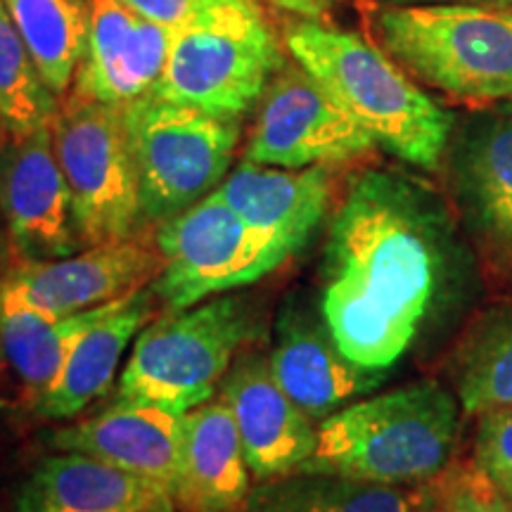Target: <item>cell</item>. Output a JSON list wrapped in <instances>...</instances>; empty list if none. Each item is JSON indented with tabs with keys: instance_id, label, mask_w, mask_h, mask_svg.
Segmentation results:
<instances>
[{
	"instance_id": "f546056e",
	"label": "cell",
	"mask_w": 512,
	"mask_h": 512,
	"mask_svg": "<svg viewBox=\"0 0 512 512\" xmlns=\"http://www.w3.org/2000/svg\"><path fill=\"white\" fill-rule=\"evenodd\" d=\"M261 3L283 10L287 15L306 19V22H328L337 0H261Z\"/></svg>"
},
{
	"instance_id": "7c38bea8",
	"label": "cell",
	"mask_w": 512,
	"mask_h": 512,
	"mask_svg": "<svg viewBox=\"0 0 512 512\" xmlns=\"http://www.w3.org/2000/svg\"><path fill=\"white\" fill-rule=\"evenodd\" d=\"M0 219L19 261L62 259L86 249L57 162L53 126L10 133L0 145Z\"/></svg>"
},
{
	"instance_id": "7a4b0ae2",
	"label": "cell",
	"mask_w": 512,
	"mask_h": 512,
	"mask_svg": "<svg viewBox=\"0 0 512 512\" xmlns=\"http://www.w3.org/2000/svg\"><path fill=\"white\" fill-rule=\"evenodd\" d=\"M283 43L377 145L418 169H439L453 117L382 48L356 31L306 19L287 24Z\"/></svg>"
},
{
	"instance_id": "e575fe53",
	"label": "cell",
	"mask_w": 512,
	"mask_h": 512,
	"mask_svg": "<svg viewBox=\"0 0 512 512\" xmlns=\"http://www.w3.org/2000/svg\"><path fill=\"white\" fill-rule=\"evenodd\" d=\"M8 136H10V128H8V124H5L3 112H0V145H3L5 140H8Z\"/></svg>"
},
{
	"instance_id": "83f0119b",
	"label": "cell",
	"mask_w": 512,
	"mask_h": 512,
	"mask_svg": "<svg viewBox=\"0 0 512 512\" xmlns=\"http://www.w3.org/2000/svg\"><path fill=\"white\" fill-rule=\"evenodd\" d=\"M475 465L512 498V406L491 408L477 415Z\"/></svg>"
},
{
	"instance_id": "d4e9b609",
	"label": "cell",
	"mask_w": 512,
	"mask_h": 512,
	"mask_svg": "<svg viewBox=\"0 0 512 512\" xmlns=\"http://www.w3.org/2000/svg\"><path fill=\"white\" fill-rule=\"evenodd\" d=\"M456 396L467 418L512 406V306L489 311L467 332L456 361Z\"/></svg>"
},
{
	"instance_id": "cb8c5ba5",
	"label": "cell",
	"mask_w": 512,
	"mask_h": 512,
	"mask_svg": "<svg viewBox=\"0 0 512 512\" xmlns=\"http://www.w3.org/2000/svg\"><path fill=\"white\" fill-rule=\"evenodd\" d=\"M43 81L57 98L72 91L88 46V0H3Z\"/></svg>"
},
{
	"instance_id": "d6986e66",
	"label": "cell",
	"mask_w": 512,
	"mask_h": 512,
	"mask_svg": "<svg viewBox=\"0 0 512 512\" xmlns=\"http://www.w3.org/2000/svg\"><path fill=\"white\" fill-rule=\"evenodd\" d=\"M171 498L131 472L76 451L43 458L19 486L12 512H152Z\"/></svg>"
},
{
	"instance_id": "3957f363",
	"label": "cell",
	"mask_w": 512,
	"mask_h": 512,
	"mask_svg": "<svg viewBox=\"0 0 512 512\" xmlns=\"http://www.w3.org/2000/svg\"><path fill=\"white\" fill-rule=\"evenodd\" d=\"M458 396L439 382H415L351 401L318 422L316 448L304 472L384 486H418L453 463Z\"/></svg>"
},
{
	"instance_id": "5bb4252c",
	"label": "cell",
	"mask_w": 512,
	"mask_h": 512,
	"mask_svg": "<svg viewBox=\"0 0 512 512\" xmlns=\"http://www.w3.org/2000/svg\"><path fill=\"white\" fill-rule=\"evenodd\" d=\"M174 34L121 0H88V46L72 91L114 107L145 98L164 72Z\"/></svg>"
},
{
	"instance_id": "30bf717a",
	"label": "cell",
	"mask_w": 512,
	"mask_h": 512,
	"mask_svg": "<svg viewBox=\"0 0 512 512\" xmlns=\"http://www.w3.org/2000/svg\"><path fill=\"white\" fill-rule=\"evenodd\" d=\"M375 138L302 64L287 62L256 105L245 159L280 169L335 166L370 155Z\"/></svg>"
},
{
	"instance_id": "2e32d148",
	"label": "cell",
	"mask_w": 512,
	"mask_h": 512,
	"mask_svg": "<svg viewBox=\"0 0 512 512\" xmlns=\"http://www.w3.org/2000/svg\"><path fill=\"white\" fill-rule=\"evenodd\" d=\"M268 363L285 394L311 420L330 418L382 380V370L349 361L325 320L302 306H287L280 316Z\"/></svg>"
},
{
	"instance_id": "ac0fdd59",
	"label": "cell",
	"mask_w": 512,
	"mask_h": 512,
	"mask_svg": "<svg viewBox=\"0 0 512 512\" xmlns=\"http://www.w3.org/2000/svg\"><path fill=\"white\" fill-rule=\"evenodd\" d=\"M252 491L245 448L226 401L211 399L183 413L178 475L171 501L178 512H235Z\"/></svg>"
},
{
	"instance_id": "4316f807",
	"label": "cell",
	"mask_w": 512,
	"mask_h": 512,
	"mask_svg": "<svg viewBox=\"0 0 512 512\" xmlns=\"http://www.w3.org/2000/svg\"><path fill=\"white\" fill-rule=\"evenodd\" d=\"M434 496L444 512H512V501L470 463H451L434 479Z\"/></svg>"
},
{
	"instance_id": "52a82bcc",
	"label": "cell",
	"mask_w": 512,
	"mask_h": 512,
	"mask_svg": "<svg viewBox=\"0 0 512 512\" xmlns=\"http://www.w3.org/2000/svg\"><path fill=\"white\" fill-rule=\"evenodd\" d=\"M140 178V221L157 226L226 181L240 145L238 119L145 95L121 107Z\"/></svg>"
},
{
	"instance_id": "5b68a950",
	"label": "cell",
	"mask_w": 512,
	"mask_h": 512,
	"mask_svg": "<svg viewBox=\"0 0 512 512\" xmlns=\"http://www.w3.org/2000/svg\"><path fill=\"white\" fill-rule=\"evenodd\" d=\"M256 306L245 297H214L169 311L138 332L117 401L188 413L216 396L242 347L254 342Z\"/></svg>"
},
{
	"instance_id": "1f68e13d",
	"label": "cell",
	"mask_w": 512,
	"mask_h": 512,
	"mask_svg": "<svg viewBox=\"0 0 512 512\" xmlns=\"http://www.w3.org/2000/svg\"><path fill=\"white\" fill-rule=\"evenodd\" d=\"M415 512H444V508H441V503L437 501V496H434V494H430V491H427L425 501L420 503V508L415 510Z\"/></svg>"
},
{
	"instance_id": "f1b7e54d",
	"label": "cell",
	"mask_w": 512,
	"mask_h": 512,
	"mask_svg": "<svg viewBox=\"0 0 512 512\" xmlns=\"http://www.w3.org/2000/svg\"><path fill=\"white\" fill-rule=\"evenodd\" d=\"M121 3L138 12L140 17L150 19V22L169 29H181L195 17H200L202 12L228 3V0H121Z\"/></svg>"
},
{
	"instance_id": "9c48e42d",
	"label": "cell",
	"mask_w": 512,
	"mask_h": 512,
	"mask_svg": "<svg viewBox=\"0 0 512 512\" xmlns=\"http://www.w3.org/2000/svg\"><path fill=\"white\" fill-rule=\"evenodd\" d=\"M152 242L159 271L150 280V290L169 311L190 309L221 292L252 285L287 261L216 190L157 223Z\"/></svg>"
},
{
	"instance_id": "6da1fadb",
	"label": "cell",
	"mask_w": 512,
	"mask_h": 512,
	"mask_svg": "<svg viewBox=\"0 0 512 512\" xmlns=\"http://www.w3.org/2000/svg\"><path fill=\"white\" fill-rule=\"evenodd\" d=\"M451 226L425 183L368 169L347 185L323 259L320 316L356 366L387 370L411 349L446 278Z\"/></svg>"
},
{
	"instance_id": "836d02e7",
	"label": "cell",
	"mask_w": 512,
	"mask_h": 512,
	"mask_svg": "<svg viewBox=\"0 0 512 512\" xmlns=\"http://www.w3.org/2000/svg\"><path fill=\"white\" fill-rule=\"evenodd\" d=\"M152 512H178V510H176V505H174V501H171V498H164V501L159 503Z\"/></svg>"
},
{
	"instance_id": "484cf974",
	"label": "cell",
	"mask_w": 512,
	"mask_h": 512,
	"mask_svg": "<svg viewBox=\"0 0 512 512\" xmlns=\"http://www.w3.org/2000/svg\"><path fill=\"white\" fill-rule=\"evenodd\" d=\"M0 112L15 136L53 126L60 112V98L43 81L3 0H0Z\"/></svg>"
},
{
	"instance_id": "9a60e30c",
	"label": "cell",
	"mask_w": 512,
	"mask_h": 512,
	"mask_svg": "<svg viewBox=\"0 0 512 512\" xmlns=\"http://www.w3.org/2000/svg\"><path fill=\"white\" fill-rule=\"evenodd\" d=\"M216 192L256 235L290 259L328 214L332 176L330 166L280 169L242 159Z\"/></svg>"
},
{
	"instance_id": "8d00e7d4",
	"label": "cell",
	"mask_w": 512,
	"mask_h": 512,
	"mask_svg": "<svg viewBox=\"0 0 512 512\" xmlns=\"http://www.w3.org/2000/svg\"><path fill=\"white\" fill-rule=\"evenodd\" d=\"M510 256H512V254H510Z\"/></svg>"
},
{
	"instance_id": "44dd1931",
	"label": "cell",
	"mask_w": 512,
	"mask_h": 512,
	"mask_svg": "<svg viewBox=\"0 0 512 512\" xmlns=\"http://www.w3.org/2000/svg\"><path fill=\"white\" fill-rule=\"evenodd\" d=\"M453 174L475 228L512 254V112L467 121L453 150Z\"/></svg>"
},
{
	"instance_id": "e0dca14e",
	"label": "cell",
	"mask_w": 512,
	"mask_h": 512,
	"mask_svg": "<svg viewBox=\"0 0 512 512\" xmlns=\"http://www.w3.org/2000/svg\"><path fill=\"white\" fill-rule=\"evenodd\" d=\"M183 415L117 401L93 418L60 427L50 434L57 451L86 453L155 484L171 496L178 475Z\"/></svg>"
},
{
	"instance_id": "4dcf8cb0",
	"label": "cell",
	"mask_w": 512,
	"mask_h": 512,
	"mask_svg": "<svg viewBox=\"0 0 512 512\" xmlns=\"http://www.w3.org/2000/svg\"><path fill=\"white\" fill-rule=\"evenodd\" d=\"M380 5H430V3H465V5H482V8L512 10V0H375Z\"/></svg>"
},
{
	"instance_id": "ba28073f",
	"label": "cell",
	"mask_w": 512,
	"mask_h": 512,
	"mask_svg": "<svg viewBox=\"0 0 512 512\" xmlns=\"http://www.w3.org/2000/svg\"><path fill=\"white\" fill-rule=\"evenodd\" d=\"M53 143L83 247L138 235L140 178L124 110L69 91L53 121Z\"/></svg>"
},
{
	"instance_id": "8992f818",
	"label": "cell",
	"mask_w": 512,
	"mask_h": 512,
	"mask_svg": "<svg viewBox=\"0 0 512 512\" xmlns=\"http://www.w3.org/2000/svg\"><path fill=\"white\" fill-rule=\"evenodd\" d=\"M287 64L280 38L252 0H228L176 29L150 95L216 117L240 119L259 105Z\"/></svg>"
},
{
	"instance_id": "277c9868",
	"label": "cell",
	"mask_w": 512,
	"mask_h": 512,
	"mask_svg": "<svg viewBox=\"0 0 512 512\" xmlns=\"http://www.w3.org/2000/svg\"><path fill=\"white\" fill-rule=\"evenodd\" d=\"M370 27L384 53L425 86L467 102L512 98V10L382 5Z\"/></svg>"
},
{
	"instance_id": "4fadbf2b",
	"label": "cell",
	"mask_w": 512,
	"mask_h": 512,
	"mask_svg": "<svg viewBox=\"0 0 512 512\" xmlns=\"http://www.w3.org/2000/svg\"><path fill=\"white\" fill-rule=\"evenodd\" d=\"M219 396L233 413L254 479L290 475L311 458L318 427L275 380L268 356L235 358Z\"/></svg>"
},
{
	"instance_id": "7402d4cb",
	"label": "cell",
	"mask_w": 512,
	"mask_h": 512,
	"mask_svg": "<svg viewBox=\"0 0 512 512\" xmlns=\"http://www.w3.org/2000/svg\"><path fill=\"white\" fill-rule=\"evenodd\" d=\"M427 491L384 486L330 472H290L252 486L235 512H415Z\"/></svg>"
},
{
	"instance_id": "d590c367",
	"label": "cell",
	"mask_w": 512,
	"mask_h": 512,
	"mask_svg": "<svg viewBox=\"0 0 512 512\" xmlns=\"http://www.w3.org/2000/svg\"><path fill=\"white\" fill-rule=\"evenodd\" d=\"M510 501H512V498H510Z\"/></svg>"
},
{
	"instance_id": "ffe728a7",
	"label": "cell",
	"mask_w": 512,
	"mask_h": 512,
	"mask_svg": "<svg viewBox=\"0 0 512 512\" xmlns=\"http://www.w3.org/2000/svg\"><path fill=\"white\" fill-rule=\"evenodd\" d=\"M150 287H138L124 299L119 309L95 323L72 349L67 361L46 392L34 399V408L43 418L67 420L79 415L112 387L117 368L121 366L131 339L152 318Z\"/></svg>"
},
{
	"instance_id": "8fae6325",
	"label": "cell",
	"mask_w": 512,
	"mask_h": 512,
	"mask_svg": "<svg viewBox=\"0 0 512 512\" xmlns=\"http://www.w3.org/2000/svg\"><path fill=\"white\" fill-rule=\"evenodd\" d=\"M157 271L155 242L140 235L86 247L62 259L19 261L0 283V309L46 320L67 318L145 287Z\"/></svg>"
},
{
	"instance_id": "603a6c76",
	"label": "cell",
	"mask_w": 512,
	"mask_h": 512,
	"mask_svg": "<svg viewBox=\"0 0 512 512\" xmlns=\"http://www.w3.org/2000/svg\"><path fill=\"white\" fill-rule=\"evenodd\" d=\"M128 294L110 304L57 320H46L27 311L0 309V347H3L10 366L15 368L19 380L24 382V387L29 389L34 399L50 387V382L55 380L64 361L72 354L76 342L95 323H100L114 309H119Z\"/></svg>"
},
{
	"instance_id": "d6a6232c",
	"label": "cell",
	"mask_w": 512,
	"mask_h": 512,
	"mask_svg": "<svg viewBox=\"0 0 512 512\" xmlns=\"http://www.w3.org/2000/svg\"><path fill=\"white\" fill-rule=\"evenodd\" d=\"M8 245H10L8 235H3V230H0V266H3L5 256H8Z\"/></svg>"
}]
</instances>
